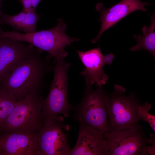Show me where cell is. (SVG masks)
Instances as JSON below:
<instances>
[{
	"mask_svg": "<svg viewBox=\"0 0 155 155\" xmlns=\"http://www.w3.org/2000/svg\"><path fill=\"white\" fill-rule=\"evenodd\" d=\"M40 49L21 60L0 82V88L11 94L17 101L33 92L42 94L45 87V78L53 66L49 55L43 57Z\"/></svg>",
	"mask_w": 155,
	"mask_h": 155,
	"instance_id": "1",
	"label": "cell"
},
{
	"mask_svg": "<svg viewBox=\"0 0 155 155\" xmlns=\"http://www.w3.org/2000/svg\"><path fill=\"white\" fill-rule=\"evenodd\" d=\"M42 94L33 92L17 101L0 129L1 133H37L44 123L42 115Z\"/></svg>",
	"mask_w": 155,
	"mask_h": 155,
	"instance_id": "2",
	"label": "cell"
},
{
	"mask_svg": "<svg viewBox=\"0 0 155 155\" xmlns=\"http://www.w3.org/2000/svg\"><path fill=\"white\" fill-rule=\"evenodd\" d=\"M65 55L61 56L54 60L55 64L52 70L54 77L48 95L44 99L42 115L44 122L57 119L62 115L69 117V111L74 107L69 104L67 94L68 84V70L71 64L65 61Z\"/></svg>",
	"mask_w": 155,
	"mask_h": 155,
	"instance_id": "3",
	"label": "cell"
},
{
	"mask_svg": "<svg viewBox=\"0 0 155 155\" xmlns=\"http://www.w3.org/2000/svg\"><path fill=\"white\" fill-rule=\"evenodd\" d=\"M114 89L112 93L106 92L104 98L109 131L128 129L138 125L142 119L137 113L141 104L136 94L133 92L125 95V89L118 85H114Z\"/></svg>",
	"mask_w": 155,
	"mask_h": 155,
	"instance_id": "4",
	"label": "cell"
},
{
	"mask_svg": "<svg viewBox=\"0 0 155 155\" xmlns=\"http://www.w3.org/2000/svg\"><path fill=\"white\" fill-rule=\"evenodd\" d=\"M57 25L47 30L29 33H21L16 31L5 32L0 31V37H8L29 43L42 51L49 53L55 59L58 57L68 54L64 50L65 47L72 43L80 40L76 38H71L65 33L67 28L66 24L61 19H58Z\"/></svg>",
	"mask_w": 155,
	"mask_h": 155,
	"instance_id": "5",
	"label": "cell"
},
{
	"mask_svg": "<svg viewBox=\"0 0 155 155\" xmlns=\"http://www.w3.org/2000/svg\"><path fill=\"white\" fill-rule=\"evenodd\" d=\"M103 86L93 90L85 83L84 95L78 105L74 107L73 117L79 123H83L104 133L109 131L108 115Z\"/></svg>",
	"mask_w": 155,
	"mask_h": 155,
	"instance_id": "6",
	"label": "cell"
},
{
	"mask_svg": "<svg viewBox=\"0 0 155 155\" xmlns=\"http://www.w3.org/2000/svg\"><path fill=\"white\" fill-rule=\"evenodd\" d=\"M107 142V155H145L148 138L139 124L128 129L104 133Z\"/></svg>",
	"mask_w": 155,
	"mask_h": 155,
	"instance_id": "7",
	"label": "cell"
},
{
	"mask_svg": "<svg viewBox=\"0 0 155 155\" xmlns=\"http://www.w3.org/2000/svg\"><path fill=\"white\" fill-rule=\"evenodd\" d=\"M64 121L61 116L44 123L37 133V155H68L70 148Z\"/></svg>",
	"mask_w": 155,
	"mask_h": 155,
	"instance_id": "8",
	"label": "cell"
},
{
	"mask_svg": "<svg viewBox=\"0 0 155 155\" xmlns=\"http://www.w3.org/2000/svg\"><path fill=\"white\" fill-rule=\"evenodd\" d=\"M79 57L85 67L80 74L84 77L85 83L91 86L95 84L97 88L105 85L108 77L103 67L106 64L111 65L114 58L113 54L104 55L98 47L86 51L76 50Z\"/></svg>",
	"mask_w": 155,
	"mask_h": 155,
	"instance_id": "9",
	"label": "cell"
},
{
	"mask_svg": "<svg viewBox=\"0 0 155 155\" xmlns=\"http://www.w3.org/2000/svg\"><path fill=\"white\" fill-rule=\"evenodd\" d=\"M39 50L22 41L0 37V82L21 60L34 54Z\"/></svg>",
	"mask_w": 155,
	"mask_h": 155,
	"instance_id": "10",
	"label": "cell"
},
{
	"mask_svg": "<svg viewBox=\"0 0 155 155\" xmlns=\"http://www.w3.org/2000/svg\"><path fill=\"white\" fill-rule=\"evenodd\" d=\"M79 124L76 143L68 155H107V142L103 133L86 124Z\"/></svg>",
	"mask_w": 155,
	"mask_h": 155,
	"instance_id": "11",
	"label": "cell"
},
{
	"mask_svg": "<svg viewBox=\"0 0 155 155\" xmlns=\"http://www.w3.org/2000/svg\"><path fill=\"white\" fill-rule=\"evenodd\" d=\"M149 4L147 2L139 0H122L112 7L106 8L101 3H98L96 8L100 13L98 21L101 22V26L98 34L92 40V43H96L103 32L129 13L139 10L147 11L145 6Z\"/></svg>",
	"mask_w": 155,
	"mask_h": 155,
	"instance_id": "12",
	"label": "cell"
},
{
	"mask_svg": "<svg viewBox=\"0 0 155 155\" xmlns=\"http://www.w3.org/2000/svg\"><path fill=\"white\" fill-rule=\"evenodd\" d=\"M37 133H0L2 155H37Z\"/></svg>",
	"mask_w": 155,
	"mask_h": 155,
	"instance_id": "13",
	"label": "cell"
},
{
	"mask_svg": "<svg viewBox=\"0 0 155 155\" xmlns=\"http://www.w3.org/2000/svg\"><path fill=\"white\" fill-rule=\"evenodd\" d=\"M40 15L35 11H26L22 10L19 13L9 16L0 11L1 24L10 25L15 30L29 34L36 32V25Z\"/></svg>",
	"mask_w": 155,
	"mask_h": 155,
	"instance_id": "14",
	"label": "cell"
},
{
	"mask_svg": "<svg viewBox=\"0 0 155 155\" xmlns=\"http://www.w3.org/2000/svg\"><path fill=\"white\" fill-rule=\"evenodd\" d=\"M155 13L151 17L150 26H144L142 28L143 35H133L137 44L131 47L132 51L144 49L149 52L155 58Z\"/></svg>",
	"mask_w": 155,
	"mask_h": 155,
	"instance_id": "15",
	"label": "cell"
},
{
	"mask_svg": "<svg viewBox=\"0 0 155 155\" xmlns=\"http://www.w3.org/2000/svg\"><path fill=\"white\" fill-rule=\"evenodd\" d=\"M17 100L11 94L0 88V129L13 109Z\"/></svg>",
	"mask_w": 155,
	"mask_h": 155,
	"instance_id": "16",
	"label": "cell"
},
{
	"mask_svg": "<svg viewBox=\"0 0 155 155\" xmlns=\"http://www.w3.org/2000/svg\"><path fill=\"white\" fill-rule=\"evenodd\" d=\"M151 108V105L148 102H146L142 105L141 104L139 106L137 110V113L142 120L148 123L155 132V116L149 113V111Z\"/></svg>",
	"mask_w": 155,
	"mask_h": 155,
	"instance_id": "17",
	"label": "cell"
},
{
	"mask_svg": "<svg viewBox=\"0 0 155 155\" xmlns=\"http://www.w3.org/2000/svg\"><path fill=\"white\" fill-rule=\"evenodd\" d=\"M42 0H19L23 6L22 10L26 11H35L36 9Z\"/></svg>",
	"mask_w": 155,
	"mask_h": 155,
	"instance_id": "18",
	"label": "cell"
},
{
	"mask_svg": "<svg viewBox=\"0 0 155 155\" xmlns=\"http://www.w3.org/2000/svg\"><path fill=\"white\" fill-rule=\"evenodd\" d=\"M0 155H2V151L0 146Z\"/></svg>",
	"mask_w": 155,
	"mask_h": 155,
	"instance_id": "19",
	"label": "cell"
},
{
	"mask_svg": "<svg viewBox=\"0 0 155 155\" xmlns=\"http://www.w3.org/2000/svg\"><path fill=\"white\" fill-rule=\"evenodd\" d=\"M1 10L0 9V11H1ZM2 30H1V24H0V31Z\"/></svg>",
	"mask_w": 155,
	"mask_h": 155,
	"instance_id": "20",
	"label": "cell"
},
{
	"mask_svg": "<svg viewBox=\"0 0 155 155\" xmlns=\"http://www.w3.org/2000/svg\"><path fill=\"white\" fill-rule=\"evenodd\" d=\"M1 0H0V8L1 6Z\"/></svg>",
	"mask_w": 155,
	"mask_h": 155,
	"instance_id": "21",
	"label": "cell"
}]
</instances>
